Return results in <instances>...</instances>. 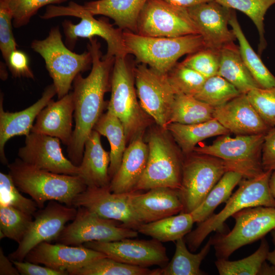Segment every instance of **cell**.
I'll return each mask as SVG.
<instances>
[{
    "label": "cell",
    "mask_w": 275,
    "mask_h": 275,
    "mask_svg": "<svg viewBox=\"0 0 275 275\" xmlns=\"http://www.w3.org/2000/svg\"><path fill=\"white\" fill-rule=\"evenodd\" d=\"M194 223L191 213L181 212L154 222L142 224L137 231L161 242L176 241L184 238L191 231Z\"/></svg>",
    "instance_id": "f546056e"
},
{
    "label": "cell",
    "mask_w": 275,
    "mask_h": 275,
    "mask_svg": "<svg viewBox=\"0 0 275 275\" xmlns=\"http://www.w3.org/2000/svg\"><path fill=\"white\" fill-rule=\"evenodd\" d=\"M217 75L233 85L241 94L260 87L245 65L238 46L227 44L220 50V62ZM261 88V87H260Z\"/></svg>",
    "instance_id": "83f0119b"
},
{
    "label": "cell",
    "mask_w": 275,
    "mask_h": 275,
    "mask_svg": "<svg viewBox=\"0 0 275 275\" xmlns=\"http://www.w3.org/2000/svg\"><path fill=\"white\" fill-rule=\"evenodd\" d=\"M20 274L22 275H68L66 271L53 269L47 266L27 261L12 260Z\"/></svg>",
    "instance_id": "681fc988"
},
{
    "label": "cell",
    "mask_w": 275,
    "mask_h": 275,
    "mask_svg": "<svg viewBox=\"0 0 275 275\" xmlns=\"http://www.w3.org/2000/svg\"><path fill=\"white\" fill-rule=\"evenodd\" d=\"M243 178V176L237 172L227 171L201 204L191 212L195 223H201L213 214L219 205L229 199L234 188Z\"/></svg>",
    "instance_id": "836d02e7"
},
{
    "label": "cell",
    "mask_w": 275,
    "mask_h": 275,
    "mask_svg": "<svg viewBox=\"0 0 275 275\" xmlns=\"http://www.w3.org/2000/svg\"><path fill=\"white\" fill-rule=\"evenodd\" d=\"M65 16L80 18L77 24L68 20L62 22L65 41L69 48L73 49L79 38L90 39L98 36L107 44L105 56L118 57L129 55L124 42L123 31L114 27L107 20L95 18L83 5L73 1L66 6L49 5L40 17L43 19H48Z\"/></svg>",
    "instance_id": "8992f818"
},
{
    "label": "cell",
    "mask_w": 275,
    "mask_h": 275,
    "mask_svg": "<svg viewBox=\"0 0 275 275\" xmlns=\"http://www.w3.org/2000/svg\"><path fill=\"white\" fill-rule=\"evenodd\" d=\"M9 174L19 190L29 195L42 209L48 201L72 206L87 185L78 175L52 173L28 164L20 158L9 164Z\"/></svg>",
    "instance_id": "7a4b0ae2"
},
{
    "label": "cell",
    "mask_w": 275,
    "mask_h": 275,
    "mask_svg": "<svg viewBox=\"0 0 275 275\" xmlns=\"http://www.w3.org/2000/svg\"><path fill=\"white\" fill-rule=\"evenodd\" d=\"M232 217L235 225L231 231L210 237L217 259H228L238 249L261 239L275 229V207H249Z\"/></svg>",
    "instance_id": "30bf717a"
},
{
    "label": "cell",
    "mask_w": 275,
    "mask_h": 275,
    "mask_svg": "<svg viewBox=\"0 0 275 275\" xmlns=\"http://www.w3.org/2000/svg\"><path fill=\"white\" fill-rule=\"evenodd\" d=\"M233 10H239L247 15L255 25L259 35L258 52L261 54L266 47L264 20L268 9L275 4V0H214Z\"/></svg>",
    "instance_id": "74e56055"
},
{
    "label": "cell",
    "mask_w": 275,
    "mask_h": 275,
    "mask_svg": "<svg viewBox=\"0 0 275 275\" xmlns=\"http://www.w3.org/2000/svg\"><path fill=\"white\" fill-rule=\"evenodd\" d=\"M130 193H114L109 186L87 187L74 199L73 206L83 207L104 218L120 222L122 226L137 231L142 224L131 206Z\"/></svg>",
    "instance_id": "e0dca14e"
},
{
    "label": "cell",
    "mask_w": 275,
    "mask_h": 275,
    "mask_svg": "<svg viewBox=\"0 0 275 275\" xmlns=\"http://www.w3.org/2000/svg\"><path fill=\"white\" fill-rule=\"evenodd\" d=\"M60 141L55 137L31 132L25 136L24 146L18 150V157L25 163L40 169L77 175L78 166L64 156Z\"/></svg>",
    "instance_id": "ac0fdd59"
},
{
    "label": "cell",
    "mask_w": 275,
    "mask_h": 275,
    "mask_svg": "<svg viewBox=\"0 0 275 275\" xmlns=\"http://www.w3.org/2000/svg\"><path fill=\"white\" fill-rule=\"evenodd\" d=\"M100 134L93 130L85 144L82 158L78 166V176L87 187L109 186L110 153L102 147Z\"/></svg>",
    "instance_id": "484cf974"
},
{
    "label": "cell",
    "mask_w": 275,
    "mask_h": 275,
    "mask_svg": "<svg viewBox=\"0 0 275 275\" xmlns=\"http://www.w3.org/2000/svg\"><path fill=\"white\" fill-rule=\"evenodd\" d=\"M57 95L52 84L44 90L41 97L29 107L17 112H5L3 108V96L0 99V158L1 162L9 165L5 155L4 147L7 141L16 135H28L31 132L34 122L41 111Z\"/></svg>",
    "instance_id": "603a6c76"
},
{
    "label": "cell",
    "mask_w": 275,
    "mask_h": 275,
    "mask_svg": "<svg viewBox=\"0 0 275 275\" xmlns=\"http://www.w3.org/2000/svg\"><path fill=\"white\" fill-rule=\"evenodd\" d=\"M71 275H160L159 268L133 266L107 257L93 261L87 265L72 271Z\"/></svg>",
    "instance_id": "d590c367"
},
{
    "label": "cell",
    "mask_w": 275,
    "mask_h": 275,
    "mask_svg": "<svg viewBox=\"0 0 275 275\" xmlns=\"http://www.w3.org/2000/svg\"><path fill=\"white\" fill-rule=\"evenodd\" d=\"M32 216L11 206L0 204V239L8 238L19 244L31 226Z\"/></svg>",
    "instance_id": "f35d334b"
},
{
    "label": "cell",
    "mask_w": 275,
    "mask_h": 275,
    "mask_svg": "<svg viewBox=\"0 0 275 275\" xmlns=\"http://www.w3.org/2000/svg\"><path fill=\"white\" fill-rule=\"evenodd\" d=\"M77 211L75 207L50 201L35 215L28 232L9 258L11 260L23 261L28 253L38 244L56 240L66 223L74 219Z\"/></svg>",
    "instance_id": "9a60e30c"
},
{
    "label": "cell",
    "mask_w": 275,
    "mask_h": 275,
    "mask_svg": "<svg viewBox=\"0 0 275 275\" xmlns=\"http://www.w3.org/2000/svg\"><path fill=\"white\" fill-rule=\"evenodd\" d=\"M138 233L135 230L122 226L118 221L79 207L74 219L65 226L56 240L58 243L77 246L90 241H114L134 238Z\"/></svg>",
    "instance_id": "5bb4252c"
},
{
    "label": "cell",
    "mask_w": 275,
    "mask_h": 275,
    "mask_svg": "<svg viewBox=\"0 0 275 275\" xmlns=\"http://www.w3.org/2000/svg\"><path fill=\"white\" fill-rule=\"evenodd\" d=\"M272 172L266 171L254 178H243L237 189L226 202L224 208L199 223L194 230L185 236L188 249L192 252L196 251L210 233L219 230L228 218L243 209L259 206L275 207V200L269 187Z\"/></svg>",
    "instance_id": "277c9868"
},
{
    "label": "cell",
    "mask_w": 275,
    "mask_h": 275,
    "mask_svg": "<svg viewBox=\"0 0 275 275\" xmlns=\"http://www.w3.org/2000/svg\"><path fill=\"white\" fill-rule=\"evenodd\" d=\"M269 246L266 239H261L258 249L251 255L238 260L218 259L215 262L220 275L258 274L263 263L266 260Z\"/></svg>",
    "instance_id": "8d00e7d4"
},
{
    "label": "cell",
    "mask_w": 275,
    "mask_h": 275,
    "mask_svg": "<svg viewBox=\"0 0 275 275\" xmlns=\"http://www.w3.org/2000/svg\"><path fill=\"white\" fill-rule=\"evenodd\" d=\"M186 9L202 37L205 47L220 51L236 40L232 30L228 27L232 9L214 0Z\"/></svg>",
    "instance_id": "d6986e66"
},
{
    "label": "cell",
    "mask_w": 275,
    "mask_h": 275,
    "mask_svg": "<svg viewBox=\"0 0 275 275\" xmlns=\"http://www.w3.org/2000/svg\"><path fill=\"white\" fill-rule=\"evenodd\" d=\"M166 129L186 155L193 153L196 145L203 140L230 133L214 118L193 124L170 123Z\"/></svg>",
    "instance_id": "f1b7e54d"
},
{
    "label": "cell",
    "mask_w": 275,
    "mask_h": 275,
    "mask_svg": "<svg viewBox=\"0 0 275 275\" xmlns=\"http://www.w3.org/2000/svg\"><path fill=\"white\" fill-rule=\"evenodd\" d=\"M214 107L193 96L175 95L168 124H193L213 118Z\"/></svg>",
    "instance_id": "e575fe53"
},
{
    "label": "cell",
    "mask_w": 275,
    "mask_h": 275,
    "mask_svg": "<svg viewBox=\"0 0 275 275\" xmlns=\"http://www.w3.org/2000/svg\"><path fill=\"white\" fill-rule=\"evenodd\" d=\"M147 0H96L86 2L84 7L93 15L112 19L123 31L136 33L138 20Z\"/></svg>",
    "instance_id": "4316f807"
},
{
    "label": "cell",
    "mask_w": 275,
    "mask_h": 275,
    "mask_svg": "<svg viewBox=\"0 0 275 275\" xmlns=\"http://www.w3.org/2000/svg\"><path fill=\"white\" fill-rule=\"evenodd\" d=\"M241 93L231 83L216 75L206 78L199 93L194 97L215 107L222 105Z\"/></svg>",
    "instance_id": "ab89813d"
},
{
    "label": "cell",
    "mask_w": 275,
    "mask_h": 275,
    "mask_svg": "<svg viewBox=\"0 0 275 275\" xmlns=\"http://www.w3.org/2000/svg\"><path fill=\"white\" fill-rule=\"evenodd\" d=\"M134 75L142 108L157 126L166 129L175 97L167 74L139 64L134 67Z\"/></svg>",
    "instance_id": "4fadbf2b"
},
{
    "label": "cell",
    "mask_w": 275,
    "mask_h": 275,
    "mask_svg": "<svg viewBox=\"0 0 275 275\" xmlns=\"http://www.w3.org/2000/svg\"><path fill=\"white\" fill-rule=\"evenodd\" d=\"M93 129L105 136L109 141L111 151L108 174L111 179L118 170L127 143L124 126L121 121L111 112L102 114Z\"/></svg>",
    "instance_id": "1f68e13d"
},
{
    "label": "cell",
    "mask_w": 275,
    "mask_h": 275,
    "mask_svg": "<svg viewBox=\"0 0 275 275\" xmlns=\"http://www.w3.org/2000/svg\"><path fill=\"white\" fill-rule=\"evenodd\" d=\"M146 191H132L130 196L131 206L142 224L154 222L182 211L183 205L177 190L160 187Z\"/></svg>",
    "instance_id": "7402d4cb"
},
{
    "label": "cell",
    "mask_w": 275,
    "mask_h": 275,
    "mask_svg": "<svg viewBox=\"0 0 275 275\" xmlns=\"http://www.w3.org/2000/svg\"><path fill=\"white\" fill-rule=\"evenodd\" d=\"M269 187L270 191L275 200V170L271 174L269 180Z\"/></svg>",
    "instance_id": "11a10c76"
},
{
    "label": "cell",
    "mask_w": 275,
    "mask_h": 275,
    "mask_svg": "<svg viewBox=\"0 0 275 275\" xmlns=\"http://www.w3.org/2000/svg\"><path fill=\"white\" fill-rule=\"evenodd\" d=\"M270 232L274 248L272 251H269L267 255L266 260L268 261L275 267V230H272Z\"/></svg>",
    "instance_id": "f5cc1de1"
},
{
    "label": "cell",
    "mask_w": 275,
    "mask_h": 275,
    "mask_svg": "<svg viewBox=\"0 0 275 275\" xmlns=\"http://www.w3.org/2000/svg\"><path fill=\"white\" fill-rule=\"evenodd\" d=\"M264 135H223L210 145L196 147L193 152L218 158L228 171L237 172L243 178H252L264 172L262 164Z\"/></svg>",
    "instance_id": "9c48e42d"
},
{
    "label": "cell",
    "mask_w": 275,
    "mask_h": 275,
    "mask_svg": "<svg viewBox=\"0 0 275 275\" xmlns=\"http://www.w3.org/2000/svg\"><path fill=\"white\" fill-rule=\"evenodd\" d=\"M104 257L106 256L103 253L83 244L74 246L43 242L31 250L24 260L55 270L66 271L69 274L72 271Z\"/></svg>",
    "instance_id": "ffe728a7"
},
{
    "label": "cell",
    "mask_w": 275,
    "mask_h": 275,
    "mask_svg": "<svg viewBox=\"0 0 275 275\" xmlns=\"http://www.w3.org/2000/svg\"><path fill=\"white\" fill-rule=\"evenodd\" d=\"M123 36L128 54L133 55L140 64L162 74H168L182 56L205 47L200 34L154 37L123 31Z\"/></svg>",
    "instance_id": "5b68a950"
},
{
    "label": "cell",
    "mask_w": 275,
    "mask_h": 275,
    "mask_svg": "<svg viewBox=\"0 0 275 275\" xmlns=\"http://www.w3.org/2000/svg\"><path fill=\"white\" fill-rule=\"evenodd\" d=\"M126 238L114 241H90L83 245L100 252L106 257L129 265L148 267L165 266L169 262L166 249L161 242Z\"/></svg>",
    "instance_id": "2e32d148"
},
{
    "label": "cell",
    "mask_w": 275,
    "mask_h": 275,
    "mask_svg": "<svg viewBox=\"0 0 275 275\" xmlns=\"http://www.w3.org/2000/svg\"><path fill=\"white\" fill-rule=\"evenodd\" d=\"M127 57H115L111 77V94L107 109L121 121L127 143H130L135 137L143 135L152 119L144 112L138 100L134 66Z\"/></svg>",
    "instance_id": "3957f363"
},
{
    "label": "cell",
    "mask_w": 275,
    "mask_h": 275,
    "mask_svg": "<svg viewBox=\"0 0 275 275\" xmlns=\"http://www.w3.org/2000/svg\"><path fill=\"white\" fill-rule=\"evenodd\" d=\"M7 65L4 64L3 63H1V77L3 80H5L7 77V73L6 71V67Z\"/></svg>",
    "instance_id": "9f6ffc18"
},
{
    "label": "cell",
    "mask_w": 275,
    "mask_h": 275,
    "mask_svg": "<svg viewBox=\"0 0 275 275\" xmlns=\"http://www.w3.org/2000/svg\"><path fill=\"white\" fill-rule=\"evenodd\" d=\"M0 204L11 206L28 214L35 215L38 207L32 199L22 196L9 174L0 173Z\"/></svg>",
    "instance_id": "b9f144b4"
},
{
    "label": "cell",
    "mask_w": 275,
    "mask_h": 275,
    "mask_svg": "<svg viewBox=\"0 0 275 275\" xmlns=\"http://www.w3.org/2000/svg\"><path fill=\"white\" fill-rule=\"evenodd\" d=\"M274 230H275V229H274Z\"/></svg>",
    "instance_id": "6f0895ef"
},
{
    "label": "cell",
    "mask_w": 275,
    "mask_h": 275,
    "mask_svg": "<svg viewBox=\"0 0 275 275\" xmlns=\"http://www.w3.org/2000/svg\"><path fill=\"white\" fill-rule=\"evenodd\" d=\"M262 164L264 171L275 170V127L270 128L264 135Z\"/></svg>",
    "instance_id": "c3c4849f"
},
{
    "label": "cell",
    "mask_w": 275,
    "mask_h": 275,
    "mask_svg": "<svg viewBox=\"0 0 275 275\" xmlns=\"http://www.w3.org/2000/svg\"><path fill=\"white\" fill-rule=\"evenodd\" d=\"M13 16L10 9L0 4V49L6 64L11 53L17 49L13 32Z\"/></svg>",
    "instance_id": "bcb514c9"
},
{
    "label": "cell",
    "mask_w": 275,
    "mask_h": 275,
    "mask_svg": "<svg viewBox=\"0 0 275 275\" xmlns=\"http://www.w3.org/2000/svg\"><path fill=\"white\" fill-rule=\"evenodd\" d=\"M67 0H0L13 16V26L19 28L26 25L42 7L63 3Z\"/></svg>",
    "instance_id": "7bdbcfd3"
},
{
    "label": "cell",
    "mask_w": 275,
    "mask_h": 275,
    "mask_svg": "<svg viewBox=\"0 0 275 275\" xmlns=\"http://www.w3.org/2000/svg\"><path fill=\"white\" fill-rule=\"evenodd\" d=\"M211 244V238L197 254L193 253L187 247L184 238L176 241L174 255L170 262L159 268L160 275H203L200 269L202 261L209 253Z\"/></svg>",
    "instance_id": "d6a6232c"
},
{
    "label": "cell",
    "mask_w": 275,
    "mask_h": 275,
    "mask_svg": "<svg viewBox=\"0 0 275 275\" xmlns=\"http://www.w3.org/2000/svg\"><path fill=\"white\" fill-rule=\"evenodd\" d=\"M17 269L12 260L6 257L2 248H0V275H19Z\"/></svg>",
    "instance_id": "f907efd6"
},
{
    "label": "cell",
    "mask_w": 275,
    "mask_h": 275,
    "mask_svg": "<svg viewBox=\"0 0 275 275\" xmlns=\"http://www.w3.org/2000/svg\"><path fill=\"white\" fill-rule=\"evenodd\" d=\"M213 117L236 135L265 134L270 128L260 117L245 94H241L228 102L214 107Z\"/></svg>",
    "instance_id": "44dd1931"
},
{
    "label": "cell",
    "mask_w": 275,
    "mask_h": 275,
    "mask_svg": "<svg viewBox=\"0 0 275 275\" xmlns=\"http://www.w3.org/2000/svg\"><path fill=\"white\" fill-rule=\"evenodd\" d=\"M220 62V51L203 48L188 56L181 63L206 78L217 75Z\"/></svg>",
    "instance_id": "ee69618b"
},
{
    "label": "cell",
    "mask_w": 275,
    "mask_h": 275,
    "mask_svg": "<svg viewBox=\"0 0 275 275\" xmlns=\"http://www.w3.org/2000/svg\"><path fill=\"white\" fill-rule=\"evenodd\" d=\"M74 103L72 91L56 101L52 99L37 116L31 132L59 139L68 146L72 139Z\"/></svg>",
    "instance_id": "cb8c5ba5"
},
{
    "label": "cell",
    "mask_w": 275,
    "mask_h": 275,
    "mask_svg": "<svg viewBox=\"0 0 275 275\" xmlns=\"http://www.w3.org/2000/svg\"><path fill=\"white\" fill-rule=\"evenodd\" d=\"M183 159L180 188L181 212L191 213L204 201L223 175L228 171L220 159L195 152Z\"/></svg>",
    "instance_id": "8fae6325"
},
{
    "label": "cell",
    "mask_w": 275,
    "mask_h": 275,
    "mask_svg": "<svg viewBox=\"0 0 275 275\" xmlns=\"http://www.w3.org/2000/svg\"><path fill=\"white\" fill-rule=\"evenodd\" d=\"M258 274L275 275V267L272 265H268L265 261L263 263Z\"/></svg>",
    "instance_id": "db71d44e"
},
{
    "label": "cell",
    "mask_w": 275,
    "mask_h": 275,
    "mask_svg": "<svg viewBox=\"0 0 275 275\" xmlns=\"http://www.w3.org/2000/svg\"><path fill=\"white\" fill-rule=\"evenodd\" d=\"M246 95L265 124L270 128L275 127V87L256 88Z\"/></svg>",
    "instance_id": "f6af8a7d"
},
{
    "label": "cell",
    "mask_w": 275,
    "mask_h": 275,
    "mask_svg": "<svg viewBox=\"0 0 275 275\" xmlns=\"http://www.w3.org/2000/svg\"><path fill=\"white\" fill-rule=\"evenodd\" d=\"M229 23L238 41L242 59L254 79L261 88L275 87V76L251 46L242 32L234 10H232Z\"/></svg>",
    "instance_id": "4dcf8cb0"
},
{
    "label": "cell",
    "mask_w": 275,
    "mask_h": 275,
    "mask_svg": "<svg viewBox=\"0 0 275 275\" xmlns=\"http://www.w3.org/2000/svg\"><path fill=\"white\" fill-rule=\"evenodd\" d=\"M31 47L44 59L58 99L69 93L76 76L92 66L90 51L79 54L71 51L63 43L58 26L52 27L45 39L33 40Z\"/></svg>",
    "instance_id": "52a82bcc"
},
{
    "label": "cell",
    "mask_w": 275,
    "mask_h": 275,
    "mask_svg": "<svg viewBox=\"0 0 275 275\" xmlns=\"http://www.w3.org/2000/svg\"><path fill=\"white\" fill-rule=\"evenodd\" d=\"M148 157V144L143 135L135 137L124 151L120 167L111 179L110 190L114 193L134 191L144 172Z\"/></svg>",
    "instance_id": "d4e9b609"
},
{
    "label": "cell",
    "mask_w": 275,
    "mask_h": 275,
    "mask_svg": "<svg viewBox=\"0 0 275 275\" xmlns=\"http://www.w3.org/2000/svg\"><path fill=\"white\" fill-rule=\"evenodd\" d=\"M6 65L14 77L34 78V75L29 66L28 57L22 51L18 49L13 51Z\"/></svg>",
    "instance_id": "7dc6e473"
},
{
    "label": "cell",
    "mask_w": 275,
    "mask_h": 275,
    "mask_svg": "<svg viewBox=\"0 0 275 275\" xmlns=\"http://www.w3.org/2000/svg\"><path fill=\"white\" fill-rule=\"evenodd\" d=\"M87 49L92 64L89 75L78 74L73 82L75 126L71 141L67 146L69 159L75 166L81 163L86 140L102 115L105 105V94L111 90V77L115 57L102 55L100 44L93 37Z\"/></svg>",
    "instance_id": "6da1fadb"
},
{
    "label": "cell",
    "mask_w": 275,
    "mask_h": 275,
    "mask_svg": "<svg viewBox=\"0 0 275 275\" xmlns=\"http://www.w3.org/2000/svg\"><path fill=\"white\" fill-rule=\"evenodd\" d=\"M136 33L154 37L199 34L186 8L163 0H147L140 14Z\"/></svg>",
    "instance_id": "7c38bea8"
},
{
    "label": "cell",
    "mask_w": 275,
    "mask_h": 275,
    "mask_svg": "<svg viewBox=\"0 0 275 275\" xmlns=\"http://www.w3.org/2000/svg\"><path fill=\"white\" fill-rule=\"evenodd\" d=\"M168 77L175 95L195 96L206 78L181 62L177 63L168 73Z\"/></svg>",
    "instance_id": "60d3db41"
},
{
    "label": "cell",
    "mask_w": 275,
    "mask_h": 275,
    "mask_svg": "<svg viewBox=\"0 0 275 275\" xmlns=\"http://www.w3.org/2000/svg\"><path fill=\"white\" fill-rule=\"evenodd\" d=\"M172 5L188 8L189 7L213 0H163Z\"/></svg>",
    "instance_id": "816d5d0a"
},
{
    "label": "cell",
    "mask_w": 275,
    "mask_h": 275,
    "mask_svg": "<svg viewBox=\"0 0 275 275\" xmlns=\"http://www.w3.org/2000/svg\"><path fill=\"white\" fill-rule=\"evenodd\" d=\"M170 135L167 129L159 126L150 132L147 138V165L134 191L160 187L180 188L183 159Z\"/></svg>",
    "instance_id": "ba28073f"
}]
</instances>
